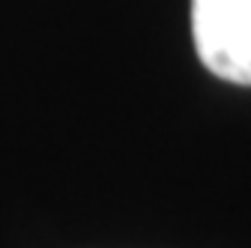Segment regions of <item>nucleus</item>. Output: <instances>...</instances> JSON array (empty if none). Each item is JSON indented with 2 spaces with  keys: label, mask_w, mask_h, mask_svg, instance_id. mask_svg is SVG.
Segmentation results:
<instances>
[{
  "label": "nucleus",
  "mask_w": 251,
  "mask_h": 248,
  "mask_svg": "<svg viewBox=\"0 0 251 248\" xmlns=\"http://www.w3.org/2000/svg\"><path fill=\"white\" fill-rule=\"evenodd\" d=\"M192 36L215 78L251 87V0H192Z\"/></svg>",
  "instance_id": "nucleus-1"
}]
</instances>
